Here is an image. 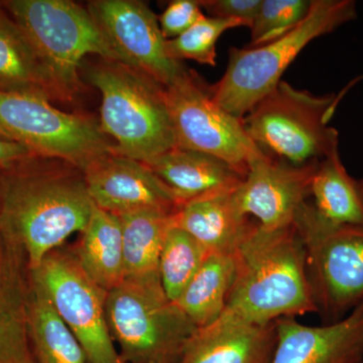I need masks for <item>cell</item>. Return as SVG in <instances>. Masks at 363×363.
Masks as SVG:
<instances>
[{"label": "cell", "instance_id": "cell-21", "mask_svg": "<svg viewBox=\"0 0 363 363\" xmlns=\"http://www.w3.org/2000/svg\"><path fill=\"white\" fill-rule=\"evenodd\" d=\"M172 215L145 209L118 216L123 229L124 279L136 283L161 281L160 255Z\"/></svg>", "mask_w": 363, "mask_h": 363}, {"label": "cell", "instance_id": "cell-12", "mask_svg": "<svg viewBox=\"0 0 363 363\" xmlns=\"http://www.w3.org/2000/svg\"><path fill=\"white\" fill-rule=\"evenodd\" d=\"M87 9L119 63L142 72L164 88L187 71L167 54L159 18L147 4L135 0H95Z\"/></svg>", "mask_w": 363, "mask_h": 363}, {"label": "cell", "instance_id": "cell-19", "mask_svg": "<svg viewBox=\"0 0 363 363\" xmlns=\"http://www.w3.org/2000/svg\"><path fill=\"white\" fill-rule=\"evenodd\" d=\"M145 164L171 189L181 206L201 196L235 190L245 177L220 159L180 147Z\"/></svg>", "mask_w": 363, "mask_h": 363}, {"label": "cell", "instance_id": "cell-18", "mask_svg": "<svg viewBox=\"0 0 363 363\" xmlns=\"http://www.w3.org/2000/svg\"><path fill=\"white\" fill-rule=\"evenodd\" d=\"M233 192L212 193L184 203L172 215V224L193 236L208 253L235 255L257 222L240 213Z\"/></svg>", "mask_w": 363, "mask_h": 363}, {"label": "cell", "instance_id": "cell-14", "mask_svg": "<svg viewBox=\"0 0 363 363\" xmlns=\"http://www.w3.org/2000/svg\"><path fill=\"white\" fill-rule=\"evenodd\" d=\"M82 173L93 203L116 216L145 209L174 214L181 207L171 189L149 167L113 150L91 162Z\"/></svg>", "mask_w": 363, "mask_h": 363}, {"label": "cell", "instance_id": "cell-25", "mask_svg": "<svg viewBox=\"0 0 363 363\" xmlns=\"http://www.w3.org/2000/svg\"><path fill=\"white\" fill-rule=\"evenodd\" d=\"M28 334L37 363H88L87 357L51 300L30 276Z\"/></svg>", "mask_w": 363, "mask_h": 363}, {"label": "cell", "instance_id": "cell-31", "mask_svg": "<svg viewBox=\"0 0 363 363\" xmlns=\"http://www.w3.org/2000/svg\"><path fill=\"white\" fill-rule=\"evenodd\" d=\"M37 157L23 145L0 138V171Z\"/></svg>", "mask_w": 363, "mask_h": 363}, {"label": "cell", "instance_id": "cell-28", "mask_svg": "<svg viewBox=\"0 0 363 363\" xmlns=\"http://www.w3.org/2000/svg\"><path fill=\"white\" fill-rule=\"evenodd\" d=\"M311 6L309 0H262L247 47L269 44L291 32L307 18Z\"/></svg>", "mask_w": 363, "mask_h": 363}, {"label": "cell", "instance_id": "cell-16", "mask_svg": "<svg viewBox=\"0 0 363 363\" xmlns=\"http://www.w3.org/2000/svg\"><path fill=\"white\" fill-rule=\"evenodd\" d=\"M30 292L25 250L0 233V363H37L28 334Z\"/></svg>", "mask_w": 363, "mask_h": 363}, {"label": "cell", "instance_id": "cell-32", "mask_svg": "<svg viewBox=\"0 0 363 363\" xmlns=\"http://www.w3.org/2000/svg\"><path fill=\"white\" fill-rule=\"evenodd\" d=\"M0 215H1V191H0Z\"/></svg>", "mask_w": 363, "mask_h": 363}, {"label": "cell", "instance_id": "cell-20", "mask_svg": "<svg viewBox=\"0 0 363 363\" xmlns=\"http://www.w3.org/2000/svg\"><path fill=\"white\" fill-rule=\"evenodd\" d=\"M81 234L73 247L79 264L98 286L109 292L124 281L123 229L118 216L94 204Z\"/></svg>", "mask_w": 363, "mask_h": 363}, {"label": "cell", "instance_id": "cell-7", "mask_svg": "<svg viewBox=\"0 0 363 363\" xmlns=\"http://www.w3.org/2000/svg\"><path fill=\"white\" fill-rule=\"evenodd\" d=\"M107 323L124 363H178L197 327L157 283L126 281L107 293Z\"/></svg>", "mask_w": 363, "mask_h": 363}, {"label": "cell", "instance_id": "cell-4", "mask_svg": "<svg viewBox=\"0 0 363 363\" xmlns=\"http://www.w3.org/2000/svg\"><path fill=\"white\" fill-rule=\"evenodd\" d=\"M352 0H313L309 14L294 30L259 47L231 48L220 81L211 87L221 108L242 119L281 82V76L313 40L357 18Z\"/></svg>", "mask_w": 363, "mask_h": 363}, {"label": "cell", "instance_id": "cell-15", "mask_svg": "<svg viewBox=\"0 0 363 363\" xmlns=\"http://www.w3.org/2000/svg\"><path fill=\"white\" fill-rule=\"evenodd\" d=\"M274 323L272 363H363V302L334 323L308 326L296 318Z\"/></svg>", "mask_w": 363, "mask_h": 363}, {"label": "cell", "instance_id": "cell-3", "mask_svg": "<svg viewBox=\"0 0 363 363\" xmlns=\"http://www.w3.org/2000/svg\"><path fill=\"white\" fill-rule=\"evenodd\" d=\"M85 77L101 94L100 126L113 152L147 164L176 147L164 88L142 72L101 59Z\"/></svg>", "mask_w": 363, "mask_h": 363}, {"label": "cell", "instance_id": "cell-2", "mask_svg": "<svg viewBox=\"0 0 363 363\" xmlns=\"http://www.w3.org/2000/svg\"><path fill=\"white\" fill-rule=\"evenodd\" d=\"M235 259V279L223 314L266 326L283 318L317 313L304 245L295 226L264 230L257 223Z\"/></svg>", "mask_w": 363, "mask_h": 363}, {"label": "cell", "instance_id": "cell-26", "mask_svg": "<svg viewBox=\"0 0 363 363\" xmlns=\"http://www.w3.org/2000/svg\"><path fill=\"white\" fill-rule=\"evenodd\" d=\"M209 255L193 236L171 224L159 260V276L167 297L176 302Z\"/></svg>", "mask_w": 363, "mask_h": 363}, {"label": "cell", "instance_id": "cell-17", "mask_svg": "<svg viewBox=\"0 0 363 363\" xmlns=\"http://www.w3.org/2000/svg\"><path fill=\"white\" fill-rule=\"evenodd\" d=\"M276 345V323L259 326L222 314L196 330L178 363H272Z\"/></svg>", "mask_w": 363, "mask_h": 363}, {"label": "cell", "instance_id": "cell-23", "mask_svg": "<svg viewBox=\"0 0 363 363\" xmlns=\"http://www.w3.org/2000/svg\"><path fill=\"white\" fill-rule=\"evenodd\" d=\"M235 274V255L209 253L174 303L197 328L214 323L225 311Z\"/></svg>", "mask_w": 363, "mask_h": 363}, {"label": "cell", "instance_id": "cell-6", "mask_svg": "<svg viewBox=\"0 0 363 363\" xmlns=\"http://www.w3.org/2000/svg\"><path fill=\"white\" fill-rule=\"evenodd\" d=\"M341 96H316L281 81L243 117V128L269 157L295 166L319 162L339 150L328 123Z\"/></svg>", "mask_w": 363, "mask_h": 363}, {"label": "cell", "instance_id": "cell-10", "mask_svg": "<svg viewBox=\"0 0 363 363\" xmlns=\"http://www.w3.org/2000/svg\"><path fill=\"white\" fill-rule=\"evenodd\" d=\"M175 133L176 147L204 152L247 175L248 167L264 152L252 142L242 119L221 108L201 79L186 71L164 88Z\"/></svg>", "mask_w": 363, "mask_h": 363}, {"label": "cell", "instance_id": "cell-22", "mask_svg": "<svg viewBox=\"0 0 363 363\" xmlns=\"http://www.w3.org/2000/svg\"><path fill=\"white\" fill-rule=\"evenodd\" d=\"M0 91L58 99L30 40L0 4Z\"/></svg>", "mask_w": 363, "mask_h": 363}, {"label": "cell", "instance_id": "cell-8", "mask_svg": "<svg viewBox=\"0 0 363 363\" xmlns=\"http://www.w3.org/2000/svg\"><path fill=\"white\" fill-rule=\"evenodd\" d=\"M294 226L304 245L318 314L324 324L342 320L363 302V227L325 220L309 201Z\"/></svg>", "mask_w": 363, "mask_h": 363}, {"label": "cell", "instance_id": "cell-30", "mask_svg": "<svg viewBox=\"0 0 363 363\" xmlns=\"http://www.w3.org/2000/svg\"><path fill=\"white\" fill-rule=\"evenodd\" d=\"M262 0H207L200 1L210 18H231L243 21L250 28L259 13Z\"/></svg>", "mask_w": 363, "mask_h": 363}, {"label": "cell", "instance_id": "cell-11", "mask_svg": "<svg viewBox=\"0 0 363 363\" xmlns=\"http://www.w3.org/2000/svg\"><path fill=\"white\" fill-rule=\"evenodd\" d=\"M30 276L78 339L88 363H124L107 323L108 292L86 274L73 247L52 250Z\"/></svg>", "mask_w": 363, "mask_h": 363}, {"label": "cell", "instance_id": "cell-9", "mask_svg": "<svg viewBox=\"0 0 363 363\" xmlns=\"http://www.w3.org/2000/svg\"><path fill=\"white\" fill-rule=\"evenodd\" d=\"M0 138L23 145L37 157L63 160L83 172L113 143L98 121L55 108L51 100L0 91Z\"/></svg>", "mask_w": 363, "mask_h": 363}, {"label": "cell", "instance_id": "cell-5", "mask_svg": "<svg viewBox=\"0 0 363 363\" xmlns=\"http://www.w3.org/2000/svg\"><path fill=\"white\" fill-rule=\"evenodd\" d=\"M1 6L30 40L58 99L77 94L79 71L88 55L118 62L84 7L67 0H11Z\"/></svg>", "mask_w": 363, "mask_h": 363}, {"label": "cell", "instance_id": "cell-27", "mask_svg": "<svg viewBox=\"0 0 363 363\" xmlns=\"http://www.w3.org/2000/svg\"><path fill=\"white\" fill-rule=\"evenodd\" d=\"M245 26L243 21L231 18H204L175 39L167 40L169 58L177 62L192 60L202 65H216V45L226 30Z\"/></svg>", "mask_w": 363, "mask_h": 363}, {"label": "cell", "instance_id": "cell-29", "mask_svg": "<svg viewBox=\"0 0 363 363\" xmlns=\"http://www.w3.org/2000/svg\"><path fill=\"white\" fill-rule=\"evenodd\" d=\"M204 16L200 1H195V0L172 1L159 18L162 35L166 40L175 39Z\"/></svg>", "mask_w": 363, "mask_h": 363}, {"label": "cell", "instance_id": "cell-13", "mask_svg": "<svg viewBox=\"0 0 363 363\" xmlns=\"http://www.w3.org/2000/svg\"><path fill=\"white\" fill-rule=\"evenodd\" d=\"M318 164L295 166L264 155L250 164L245 179L233 190V201L241 214L255 217L264 230L293 227L311 198Z\"/></svg>", "mask_w": 363, "mask_h": 363}, {"label": "cell", "instance_id": "cell-1", "mask_svg": "<svg viewBox=\"0 0 363 363\" xmlns=\"http://www.w3.org/2000/svg\"><path fill=\"white\" fill-rule=\"evenodd\" d=\"M0 233L23 247L30 271L84 230L94 205L82 172L49 168L39 157L0 171Z\"/></svg>", "mask_w": 363, "mask_h": 363}, {"label": "cell", "instance_id": "cell-24", "mask_svg": "<svg viewBox=\"0 0 363 363\" xmlns=\"http://www.w3.org/2000/svg\"><path fill=\"white\" fill-rule=\"evenodd\" d=\"M311 197L313 206L325 220L337 225L363 227V184L347 173L339 150L317 164Z\"/></svg>", "mask_w": 363, "mask_h": 363}]
</instances>
